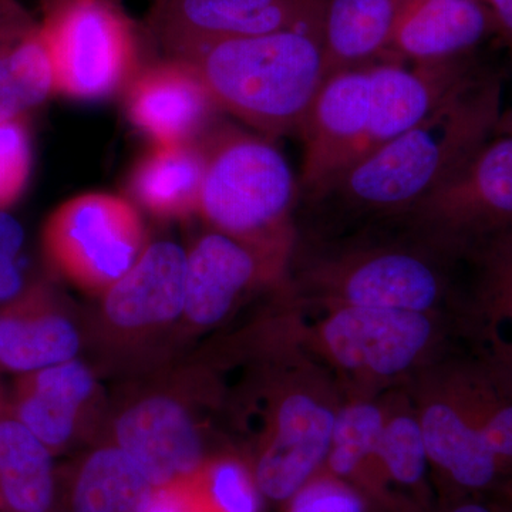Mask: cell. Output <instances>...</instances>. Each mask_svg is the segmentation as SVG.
<instances>
[{"label": "cell", "mask_w": 512, "mask_h": 512, "mask_svg": "<svg viewBox=\"0 0 512 512\" xmlns=\"http://www.w3.org/2000/svg\"><path fill=\"white\" fill-rule=\"evenodd\" d=\"M190 512H259L251 467L238 457H211L195 476L175 485Z\"/></svg>", "instance_id": "30"}, {"label": "cell", "mask_w": 512, "mask_h": 512, "mask_svg": "<svg viewBox=\"0 0 512 512\" xmlns=\"http://www.w3.org/2000/svg\"><path fill=\"white\" fill-rule=\"evenodd\" d=\"M43 13L55 93L96 101L127 89L140 67L136 30L120 3L70 0Z\"/></svg>", "instance_id": "7"}, {"label": "cell", "mask_w": 512, "mask_h": 512, "mask_svg": "<svg viewBox=\"0 0 512 512\" xmlns=\"http://www.w3.org/2000/svg\"><path fill=\"white\" fill-rule=\"evenodd\" d=\"M474 72L470 57L414 67L396 62L370 66V123L362 157L426 119Z\"/></svg>", "instance_id": "17"}, {"label": "cell", "mask_w": 512, "mask_h": 512, "mask_svg": "<svg viewBox=\"0 0 512 512\" xmlns=\"http://www.w3.org/2000/svg\"><path fill=\"white\" fill-rule=\"evenodd\" d=\"M0 512H3V511H0Z\"/></svg>", "instance_id": "42"}, {"label": "cell", "mask_w": 512, "mask_h": 512, "mask_svg": "<svg viewBox=\"0 0 512 512\" xmlns=\"http://www.w3.org/2000/svg\"><path fill=\"white\" fill-rule=\"evenodd\" d=\"M400 218L464 251L512 228V130L500 128L460 173Z\"/></svg>", "instance_id": "9"}, {"label": "cell", "mask_w": 512, "mask_h": 512, "mask_svg": "<svg viewBox=\"0 0 512 512\" xmlns=\"http://www.w3.org/2000/svg\"><path fill=\"white\" fill-rule=\"evenodd\" d=\"M32 20L16 0H0V42Z\"/></svg>", "instance_id": "35"}, {"label": "cell", "mask_w": 512, "mask_h": 512, "mask_svg": "<svg viewBox=\"0 0 512 512\" xmlns=\"http://www.w3.org/2000/svg\"><path fill=\"white\" fill-rule=\"evenodd\" d=\"M113 444L136 461L157 490L184 483L211 458L192 410L167 393L127 404L114 421Z\"/></svg>", "instance_id": "13"}, {"label": "cell", "mask_w": 512, "mask_h": 512, "mask_svg": "<svg viewBox=\"0 0 512 512\" xmlns=\"http://www.w3.org/2000/svg\"><path fill=\"white\" fill-rule=\"evenodd\" d=\"M6 409V389L0 386V413L5 412Z\"/></svg>", "instance_id": "39"}, {"label": "cell", "mask_w": 512, "mask_h": 512, "mask_svg": "<svg viewBox=\"0 0 512 512\" xmlns=\"http://www.w3.org/2000/svg\"><path fill=\"white\" fill-rule=\"evenodd\" d=\"M200 143L202 220L214 231L293 258L301 187L281 151L269 138L225 126L212 127Z\"/></svg>", "instance_id": "6"}, {"label": "cell", "mask_w": 512, "mask_h": 512, "mask_svg": "<svg viewBox=\"0 0 512 512\" xmlns=\"http://www.w3.org/2000/svg\"><path fill=\"white\" fill-rule=\"evenodd\" d=\"M153 2H156V0H153Z\"/></svg>", "instance_id": "41"}, {"label": "cell", "mask_w": 512, "mask_h": 512, "mask_svg": "<svg viewBox=\"0 0 512 512\" xmlns=\"http://www.w3.org/2000/svg\"><path fill=\"white\" fill-rule=\"evenodd\" d=\"M262 330L251 384L259 410L251 470L261 495L288 503L325 466L343 393L303 348L288 309Z\"/></svg>", "instance_id": "3"}, {"label": "cell", "mask_w": 512, "mask_h": 512, "mask_svg": "<svg viewBox=\"0 0 512 512\" xmlns=\"http://www.w3.org/2000/svg\"><path fill=\"white\" fill-rule=\"evenodd\" d=\"M466 255L461 339L512 377V228L474 242Z\"/></svg>", "instance_id": "16"}, {"label": "cell", "mask_w": 512, "mask_h": 512, "mask_svg": "<svg viewBox=\"0 0 512 512\" xmlns=\"http://www.w3.org/2000/svg\"><path fill=\"white\" fill-rule=\"evenodd\" d=\"M79 329L55 293L36 284L0 308V369L15 375L77 359Z\"/></svg>", "instance_id": "20"}, {"label": "cell", "mask_w": 512, "mask_h": 512, "mask_svg": "<svg viewBox=\"0 0 512 512\" xmlns=\"http://www.w3.org/2000/svg\"><path fill=\"white\" fill-rule=\"evenodd\" d=\"M369 123V67L326 77L301 128V197L316 194L362 158Z\"/></svg>", "instance_id": "14"}, {"label": "cell", "mask_w": 512, "mask_h": 512, "mask_svg": "<svg viewBox=\"0 0 512 512\" xmlns=\"http://www.w3.org/2000/svg\"><path fill=\"white\" fill-rule=\"evenodd\" d=\"M42 245L57 274L86 291L104 292L143 254L146 229L130 201L89 192L53 211Z\"/></svg>", "instance_id": "8"}, {"label": "cell", "mask_w": 512, "mask_h": 512, "mask_svg": "<svg viewBox=\"0 0 512 512\" xmlns=\"http://www.w3.org/2000/svg\"><path fill=\"white\" fill-rule=\"evenodd\" d=\"M495 36L483 0H412L394 33L387 62L440 64L468 59Z\"/></svg>", "instance_id": "19"}, {"label": "cell", "mask_w": 512, "mask_h": 512, "mask_svg": "<svg viewBox=\"0 0 512 512\" xmlns=\"http://www.w3.org/2000/svg\"><path fill=\"white\" fill-rule=\"evenodd\" d=\"M187 251L171 241L148 244L136 264L103 292L104 319L123 332H146L184 316Z\"/></svg>", "instance_id": "18"}, {"label": "cell", "mask_w": 512, "mask_h": 512, "mask_svg": "<svg viewBox=\"0 0 512 512\" xmlns=\"http://www.w3.org/2000/svg\"><path fill=\"white\" fill-rule=\"evenodd\" d=\"M323 0H156L151 36L170 59L183 60L222 40L309 29L319 32Z\"/></svg>", "instance_id": "10"}, {"label": "cell", "mask_w": 512, "mask_h": 512, "mask_svg": "<svg viewBox=\"0 0 512 512\" xmlns=\"http://www.w3.org/2000/svg\"><path fill=\"white\" fill-rule=\"evenodd\" d=\"M157 491L136 461L111 443L59 476V512H148Z\"/></svg>", "instance_id": "23"}, {"label": "cell", "mask_w": 512, "mask_h": 512, "mask_svg": "<svg viewBox=\"0 0 512 512\" xmlns=\"http://www.w3.org/2000/svg\"><path fill=\"white\" fill-rule=\"evenodd\" d=\"M94 389L92 370L73 359L16 377L6 390V412L56 456L73 440Z\"/></svg>", "instance_id": "21"}, {"label": "cell", "mask_w": 512, "mask_h": 512, "mask_svg": "<svg viewBox=\"0 0 512 512\" xmlns=\"http://www.w3.org/2000/svg\"><path fill=\"white\" fill-rule=\"evenodd\" d=\"M412 0H323L319 39L326 77L387 62Z\"/></svg>", "instance_id": "22"}, {"label": "cell", "mask_w": 512, "mask_h": 512, "mask_svg": "<svg viewBox=\"0 0 512 512\" xmlns=\"http://www.w3.org/2000/svg\"><path fill=\"white\" fill-rule=\"evenodd\" d=\"M450 365L461 397L504 471L512 468V377L487 357L460 345Z\"/></svg>", "instance_id": "27"}, {"label": "cell", "mask_w": 512, "mask_h": 512, "mask_svg": "<svg viewBox=\"0 0 512 512\" xmlns=\"http://www.w3.org/2000/svg\"><path fill=\"white\" fill-rule=\"evenodd\" d=\"M53 93L52 62L32 19L0 42V121L25 120Z\"/></svg>", "instance_id": "28"}, {"label": "cell", "mask_w": 512, "mask_h": 512, "mask_svg": "<svg viewBox=\"0 0 512 512\" xmlns=\"http://www.w3.org/2000/svg\"><path fill=\"white\" fill-rule=\"evenodd\" d=\"M205 154L198 143L158 146L147 151L130 175L137 202L158 218L183 220L198 214Z\"/></svg>", "instance_id": "25"}, {"label": "cell", "mask_w": 512, "mask_h": 512, "mask_svg": "<svg viewBox=\"0 0 512 512\" xmlns=\"http://www.w3.org/2000/svg\"><path fill=\"white\" fill-rule=\"evenodd\" d=\"M180 62L218 109L269 140L301 131L326 80L319 32L309 29L222 40Z\"/></svg>", "instance_id": "5"}, {"label": "cell", "mask_w": 512, "mask_h": 512, "mask_svg": "<svg viewBox=\"0 0 512 512\" xmlns=\"http://www.w3.org/2000/svg\"><path fill=\"white\" fill-rule=\"evenodd\" d=\"M447 512H495L490 505L480 503V501H463V503L454 505Z\"/></svg>", "instance_id": "37"}, {"label": "cell", "mask_w": 512, "mask_h": 512, "mask_svg": "<svg viewBox=\"0 0 512 512\" xmlns=\"http://www.w3.org/2000/svg\"><path fill=\"white\" fill-rule=\"evenodd\" d=\"M55 454L8 412L0 413V511L59 512Z\"/></svg>", "instance_id": "24"}, {"label": "cell", "mask_w": 512, "mask_h": 512, "mask_svg": "<svg viewBox=\"0 0 512 512\" xmlns=\"http://www.w3.org/2000/svg\"><path fill=\"white\" fill-rule=\"evenodd\" d=\"M288 503V512H366L365 498L323 468Z\"/></svg>", "instance_id": "32"}, {"label": "cell", "mask_w": 512, "mask_h": 512, "mask_svg": "<svg viewBox=\"0 0 512 512\" xmlns=\"http://www.w3.org/2000/svg\"><path fill=\"white\" fill-rule=\"evenodd\" d=\"M291 264V256L210 229L187 252L184 318L202 329L224 322L258 289L288 285Z\"/></svg>", "instance_id": "12"}, {"label": "cell", "mask_w": 512, "mask_h": 512, "mask_svg": "<svg viewBox=\"0 0 512 512\" xmlns=\"http://www.w3.org/2000/svg\"><path fill=\"white\" fill-rule=\"evenodd\" d=\"M466 251L403 218L298 237L293 296L303 305L441 313L461 322Z\"/></svg>", "instance_id": "2"}, {"label": "cell", "mask_w": 512, "mask_h": 512, "mask_svg": "<svg viewBox=\"0 0 512 512\" xmlns=\"http://www.w3.org/2000/svg\"><path fill=\"white\" fill-rule=\"evenodd\" d=\"M303 348L335 377L343 394L402 389L463 343L458 319L441 313L303 305L292 296Z\"/></svg>", "instance_id": "4"}, {"label": "cell", "mask_w": 512, "mask_h": 512, "mask_svg": "<svg viewBox=\"0 0 512 512\" xmlns=\"http://www.w3.org/2000/svg\"><path fill=\"white\" fill-rule=\"evenodd\" d=\"M32 171L26 120L0 121V211L19 200Z\"/></svg>", "instance_id": "31"}, {"label": "cell", "mask_w": 512, "mask_h": 512, "mask_svg": "<svg viewBox=\"0 0 512 512\" xmlns=\"http://www.w3.org/2000/svg\"><path fill=\"white\" fill-rule=\"evenodd\" d=\"M504 128H510V130H512V123H510V124H505Z\"/></svg>", "instance_id": "40"}, {"label": "cell", "mask_w": 512, "mask_h": 512, "mask_svg": "<svg viewBox=\"0 0 512 512\" xmlns=\"http://www.w3.org/2000/svg\"><path fill=\"white\" fill-rule=\"evenodd\" d=\"M70 2V0H42L43 12L56 8V6L63 5V3ZM110 2L120 3V0H110Z\"/></svg>", "instance_id": "38"}, {"label": "cell", "mask_w": 512, "mask_h": 512, "mask_svg": "<svg viewBox=\"0 0 512 512\" xmlns=\"http://www.w3.org/2000/svg\"><path fill=\"white\" fill-rule=\"evenodd\" d=\"M126 107L131 123L158 146L198 143L217 124L220 110L198 74L175 59L138 70Z\"/></svg>", "instance_id": "15"}, {"label": "cell", "mask_w": 512, "mask_h": 512, "mask_svg": "<svg viewBox=\"0 0 512 512\" xmlns=\"http://www.w3.org/2000/svg\"><path fill=\"white\" fill-rule=\"evenodd\" d=\"M501 124V80L476 70L426 119L303 198L313 221L309 235L336 234L410 214L460 173Z\"/></svg>", "instance_id": "1"}, {"label": "cell", "mask_w": 512, "mask_h": 512, "mask_svg": "<svg viewBox=\"0 0 512 512\" xmlns=\"http://www.w3.org/2000/svg\"><path fill=\"white\" fill-rule=\"evenodd\" d=\"M22 291V278L13 259L0 258V301L15 298Z\"/></svg>", "instance_id": "36"}, {"label": "cell", "mask_w": 512, "mask_h": 512, "mask_svg": "<svg viewBox=\"0 0 512 512\" xmlns=\"http://www.w3.org/2000/svg\"><path fill=\"white\" fill-rule=\"evenodd\" d=\"M383 412V393L343 394L323 466V470L345 481L363 498L365 494H383L377 457Z\"/></svg>", "instance_id": "26"}, {"label": "cell", "mask_w": 512, "mask_h": 512, "mask_svg": "<svg viewBox=\"0 0 512 512\" xmlns=\"http://www.w3.org/2000/svg\"><path fill=\"white\" fill-rule=\"evenodd\" d=\"M444 356L414 377L404 389L412 399L431 470L454 488L481 493L504 473L458 390Z\"/></svg>", "instance_id": "11"}, {"label": "cell", "mask_w": 512, "mask_h": 512, "mask_svg": "<svg viewBox=\"0 0 512 512\" xmlns=\"http://www.w3.org/2000/svg\"><path fill=\"white\" fill-rule=\"evenodd\" d=\"M22 242L23 231L18 222L0 211V258L15 259Z\"/></svg>", "instance_id": "33"}, {"label": "cell", "mask_w": 512, "mask_h": 512, "mask_svg": "<svg viewBox=\"0 0 512 512\" xmlns=\"http://www.w3.org/2000/svg\"><path fill=\"white\" fill-rule=\"evenodd\" d=\"M383 424L380 431L379 457L383 490L387 481L404 490H419L430 470L419 420L406 389L383 393Z\"/></svg>", "instance_id": "29"}, {"label": "cell", "mask_w": 512, "mask_h": 512, "mask_svg": "<svg viewBox=\"0 0 512 512\" xmlns=\"http://www.w3.org/2000/svg\"><path fill=\"white\" fill-rule=\"evenodd\" d=\"M493 15L495 36L510 47L512 53V0H483Z\"/></svg>", "instance_id": "34"}]
</instances>
